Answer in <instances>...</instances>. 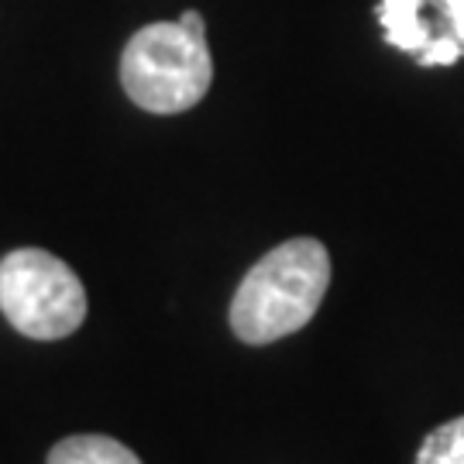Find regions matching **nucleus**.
I'll list each match as a JSON object with an SVG mask.
<instances>
[{
	"instance_id": "f257e3e1",
	"label": "nucleus",
	"mask_w": 464,
	"mask_h": 464,
	"mask_svg": "<svg viewBox=\"0 0 464 464\" xmlns=\"http://www.w3.org/2000/svg\"><path fill=\"white\" fill-rule=\"evenodd\" d=\"M331 285V255L316 237H293L245 272L231 299V331L245 344H272L316 316Z\"/></svg>"
},
{
	"instance_id": "f03ea898",
	"label": "nucleus",
	"mask_w": 464,
	"mask_h": 464,
	"mask_svg": "<svg viewBox=\"0 0 464 464\" xmlns=\"http://www.w3.org/2000/svg\"><path fill=\"white\" fill-rule=\"evenodd\" d=\"M214 59L207 34L179 21H155L131 34L121 55V86L149 114H183L207 97Z\"/></svg>"
},
{
	"instance_id": "7ed1b4c3",
	"label": "nucleus",
	"mask_w": 464,
	"mask_h": 464,
	"mask_svg": "<svg viewBox=\"0 0 464 464\" xmlns=\"http://www.w3.org/2000/svg\"><path fill=\"white\" fill-rule=\"evenodd\" d=\"M90 299L80 276L45 248H17L0 258V314L24 337L63 341L83 327Z\"/></svg>"
},
{
	"instance_id": "20e7f679",
	"label": "nucleus",
	"mask_w": 464,
	"mask_h": 464,
	"mask_svg": "<svg viewBox=\"0 0 464 464\" xmlns=\"http://www.w3.org/2000/svg\"><path fill=\"white\" fill-rule=\"evenodd\" d=\"M375 17L385 42L420 66H454L464 59V0H379Z\"/></svg>"
},
{
	"instance_id": "39448f33",
	"label": "nucleus",
	"mask_w": 464,
	"mask_h": 464,
	"mask_svg": "<svg viewBox=\"0 0 464 464\" xmlns=\"http://www.w3.org/2000/svg\"><path fill=\"white\" fill-rule=\"evenodd\" d=\"M49 464H141V458L114 437L76 433V437H63L49 450Z\"/></svg>"
},
{
	"instance_id": "423d86ee",
	"label": "nucleus",
	"mask_w": 464,
	"mask_h": 464,
	"mask_svg": "<svg viewBox=\"0 0 464 464\" xmlns=\"http://www.w3.org/2000/svg\"><path fill=\"white\" fill-rule=\"evenodd\" d=\"M413 464H464V416L427 433Z\"/></svg>"
},
{
	"instance_id": "0eeeda50",
	"label": "nucleus",
	"mask_w": 464,
	"mask_h": 464,
	"mask_svg": "<svg viewBox=\"0 0 464 464\" xmlns=\"http://www.w3.org/2000/svg\"><path fill=\"white\" fill-rule=\"evenodd\" d=\"M179 24L193 34H207V24H203V14H199V11H186V14L179 17Z\"/></svg>"
}]
</instances>
